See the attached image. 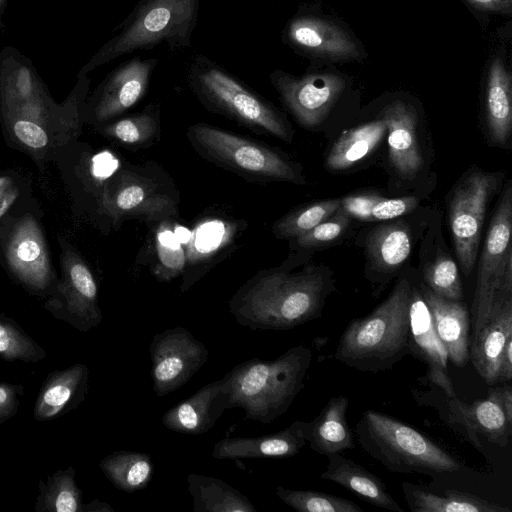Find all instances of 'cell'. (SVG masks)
<instances>
[{"label": "cell", "instance_id": "obj_28", "mask_svg": "<svg viewBox=\"0 0 512 512\" xmlns=\"http://www.w3.org/2000/svg\"><path fill=\"white\" fill-rule=\"evenodd\" d=\"M402 491L412 512H511L510 508L455 489H447L444 495H437L418 485L403 482Z\"/></svg>", "mask_w": 512, "mask_h": 512}, {"label": "cell", "instance_id": "obj_5", "mask_svg": "<svg viewBox=\"0 0 512 512\" xmlns=\"http://www.w3.org/2000/svg\"><path fill=\"white\" fill-rule=\"evenodd\" d=\"M187 83L204 107L262 134L290 142L293 130L283 114L223 66L194 55L187 66Z\"/></svg>", "mask_w": 512, "mask_h": 512}, {"label": "cell", "instance_id": "obj_10", "mask_svg": "<svg viewBox=\"0 0 512 512\" xmlns=\"http://www.w3.org/2000/svg\"><path fill=\"white\" fill-rule=\"evenodd\" d=\"M499 182L497 173L472 168L458 180L449 195V227L466 276L474 267L486 208Z\"/></svg>", "mask_w": 512, "mask_h": 512}, {"label": "cell", "instance_id": "obj_49", "mask_svg": "<svg viewBox=\"0 0 512 512\" xmlns=\"http://www.w3.org/2000/svg\"><path fill=\"white\" fill-rule=\"evenodd\" d=\"M114 509L107 503L101 502L97 499L89 504H84L83 512H113Z\"/></svg>", "mask_w": 512, "mask_h": 512}, {"label": "cell", "instance_id": "obj_35", "mask_svg": "<svg viewBox=\"0 0 512 512\" xmlns=\"http://www.w3.org/2000/svg\"><path fill=\"white\" fill-rule=\"evenodd\" d=\"M419 203L415 196L385 198L360 194L340 198L339 209L350 218L362 221L392 220L413 211Z\"/></svg>", "mask_w": 512, "mask_h": 512}, {"label": "cell", "instance_id": "obj_50", "mask_svg": "<svg viewBox=\"0 0 512 512\" xmlns=\"http://www.w3.org/2000/svg\"><path fill=\"white\" fill-rule=\"evenodd\" d=\"M174 234L181 244L187 243L189 240V232L184 227H178Z\"/></svg>", "mask_w": 512, "mask_h": 512}, {"label": "cell", "instance_id": "obj_38", "mask_svg": "<svg viewBox=\"0 0 512 512\" xmlns=\"http://www.w3.org/2000/svg\"><path fill=\"white\" fill-rule=\"evenodd\" d=\"M276 496L298 512H363L360 506L348 499L329 493L276 488Z\"/></svg>", "mask_w": 512, "mask_h": 512}, {"label": "cell", "instance_id": "obj_3", "mask_svg": "<svg viewBox=\"0 0 512 512\" xmlns=\"http://www.w3.org/2000/svg\"><path fill=\"white\" fill-rule=\"evenodd\" d=\"M412 281L399 279L370 314L351 320L341 334L334 358L364 372L391 369L409 354V304Z\"/></svg>", "mask_w": 512, "mask_h": 512}, {"label": "cell", "instance_id": "obj_25", "mask_svg": "<svg viewBox=\"0 0 512 512\" xmlns=\"http://www.w3.org/2000/svg\"><path fill=\"white\" fill-rule=\"evenodd\" d=\"M512 336V298L508 299L488 323L469 342V360L479 376L489 385L500 383L503 349Z\"/></svg>", "mask_w": 512, "mask_h": 512}, {"label": "cell", "instance_id": "obj_24", "mask_svg": "<svg viewBox=\"0 0 512 512\" xmlns=\"http://www.w3.org/2000/svg\"><path fill=\"white\" fill-rule=\"evenodd\" d=\"M382 119L387 128L391 165L400 175L413 177L422 167L414 109L396 101L385 108Z\"/></svg>", "mask_w": 512, "mask_h": 512}, {"label": "cell", "instance_id": "obj_36", "mask_svg": "<svg viewBox=\"0 0 512 512\" xmlns=\"http://www.w3.org/2000/svg\"><path fill=\"white\" fill-rule=\"evenodd\" d=\"M103 133L130 148L147 146L160 135L159 106L150 104L139 113L121 118L105 126Z\"/></svg>", "mask_w": 512, "mask_h": 512}, {"label": "cell", "instance_id": "obj_13", "mask_svg": "<svg viewBox=\"0 0 512 512\" xmlns=\"http://www.w3.org/2000/svg\"><path fill=\"white\" fill-rule=\"evenodd\" d=\"M58 293L59 298L46 303V308L55 318L81 332L94 329L101 323L97 283L88 266L73 251L63 254Z\"/></svg>", "mask_w": 512, "mask_h": 512}, {"label": "cell", "instance_id": "obj_17", "mask_svg": "<svg viewBox=\"0 0 512 512\" xmlns=\"http://www.w3.org/2000/svg\"><path fill=\"white\" fill-rule=\"evenodd\" d=\"M8 265L16 277L35 291L45 290L52 272L46 241L33 217H25L13 229L6 249Z\"/></svg>", "mask_w": 512, "mask_h": 512}, {"label": "cell", "instance_id": "obj_11", "mask_svg": "<svg viewBox=\"0 0 512 512\" xmlns=\"http://www.w3.org/2000/svg\"><path fill=\"white\" fill-rule=\"evenodd\" d=\"M149 352L152 388L158 397L185 385L202 368L209 356L205 344L182 326L156 333Z\"/></svg>", "mask_w": 512, "mask_h": 512}, {"label": "cell", "instance_id": "obj_12", "mask_svg": "<svg viewBox=\"0 0 512 512\" xmlns=\"http://www.w3.org/2000/svg\"><path fill=\"white\" fill-rule=\"evenodd\" d=\"M269 80L283 105L305 128L322 123L345 88L344 78L335 73L293 76L274 70Z\"/></svg>", "mask_w": 512, "mask_h": 512}, {"label": "cell", "instance_id": "obj_16", "mask_svg": "<svg viewBox=\"0 0 512 512\" xmlns=\"http://www.w3.org/2000/svg\"><path fill=\"white\" fill-rule=\"evenodd\" d=\"M447 405V423L463 426L471 444L478 450L482 448L478 434L500 447L508 444L512 425L508 423L503 409L501 386L489 389L485 399L472 404L457 397H447Z\"/></svg>", "mask_w": 512, "mask_h": 512}, {"label": "cell", "instance_id": "obj_18", "mask_svg": "<svg viewBox=\"0 0 512 512\" xmlns=\"http://www.w3.org/2000/svg\"><path fill=\"white\" fill-rule=\"evenodd\" d=\"M283 41L300 52L337 60L356 59L354 40L339 26L311 15L292 17L283 30Z\"/></svg>", "mask_w": 512, "mask_h": 512}, {"label": "cell", "instance_id": "obj_29", "mask_svg": "<svg viewBox=\"0 0 512 512\" xmlns=\"http://www.w3.org/2000/svg\"><path fill=\"white\" fill-rule=\"evenodd\" d=\"M486 120L491 139L504 146L512 131V89L511 77L500 59H495L489 69Z\"/></svg>", "mask_w": 512, "mask_h": 512}, {"label": "cell", "instance_id": "obj_26", "mask_svg": "<svg viewBox=\"0 0 512 512\" xmlns=\"http://www.w3.org/2000/svg\"><path fill=\"white\" fill-rule=\"evenodd\" d=\"M326 469L321 479L332 481L355 493L373 506L395 512L404 509L388 492L385 483L360 464L344 457L340 453L328 455Z\"/></svg>", "mask_w": 512, "mask_h": 512}, {"label": "cell", "instance_id": "obj_14", "mask_svg": "<svg viewBox=\"0 0 512 512\" xmlns=\"http://www.w3.org/2000/svg\"><path fill=\"white\" fill-rule=\"evenodd\" d=\"M157 58H131L106 75L95 89L89 106L93 118L105 122L121 115L147 93Z\"/></svg>", "mask_w": 512, "mask_h": 512}, {"label": "cell", "instance_id": "obj_7", "mask_svg": "<svg viewBox=\"0 0 512 512\" xmlns=\"http://www.w3.org/2000/svg\"><path fill=\"white\" fill-rule=\"evenodd\" d=\"M186 134L200 155L242 177L305 183L298 167L269 146L205 123L190 126Z\"/></svg>", "mask_w": 512, "mask_h": 512}, {"label": "cell", "instance_id": "obj_47", "mask_svg": "<svg viewBox=\"0 0 512 512\" xmlns=\"http://www.w3.org/2000/svg\"><path fill=\"white\" fill-rule=\"evenodd\" d=\"M474 6L479 9L500 12V13H511L512 11V0H468Z\"/></svg>", "mask_w": 512, "mask_h": 512}, {"label": "cell", "instance_id": "obj_40", "mask_svg": "<svg viewBox=\"0 0 512 512\" xmlns=\"http://www.w3.org/2000/svg\"><path fill=\"white\" fill-rule=\"evenodd\" d=\"M424 284L435 294L449 300H463V289L458 267L445 254L438 255L423 270Z\"/></svg>", "mask_w": 512, "mask_h": 512}, {"label": "cell", "instance_id": "obj_31", "mask_svg": "<svg viewBox=\"0 0 512 512\" xmlns=\"http://www.w3.org/2000/svg\"><path fill=\"white\" fill-rule=\"evenodd\" d=\"M411 244V234L404 223L376 226L366 240L373 269L385 275L394 273L408 258Z\"/></svg>", "mask_w": 512, "mask_h": 512}, {"label": "cell", "instance_id": "obj_8", "mask_svg": "<svg viewBox=\"0 0 512 512\" xmlns=\"http://www.w3.org/2000/svg\"><path fill=\"white\" fill-rule=\"evenodd\" d=\"M512 187L508 181L492 216L484 243L470 319L473 340L493 311L512 297Z\"/></svg>", "mask_w": 512, "mask_h": 512}, {"label": "cell", "instance_id": "obj_4", "mask_svg": "<svg viewBox=\"0 0 512 512\" xmlns=\"http://www.w3.org/2000/svg\"><path fill=\"white\" fill-rule=\"evenodd\" d=\"M200 0H138L116 28L117 33L104 43L80 68L88 75L114 59L166 42L171 51L190 47L197 25Z\"/></svg>", "mask_w": 512, "mask_h": 512}, {"label": "cell", "instance_id": "obj_51", "mask_svg": "<svg viewBox=\"0 0 512 512\" xmlns=\"http://www.w3.org/2000/svg\"><path fill=\"white\" fill-rule=\"evenodd\" d=\"M8 0H0V29L4 28L2 16L7 5Z\"/></svg>", "mask_w": 512, "mask_h": 512}, {"label": "cell", "instance_id": "obj_6", "mask_svg": "<svg viewBox=\"0 0 512 512\" xmlns=\"http://www.w3.org/2000/svg\"><path fill=\"white\" fill-rule=\"evenodd\" d=\"M362 449L391 472L429 476L454 474L462 463L410 425L373 409L356 425Z\"/></svg>", "mask_w": 512, "mask_h": 512}, {"label": "cell", "instance_id": "obj_42", "mask_svg": "<svg viewBox=\"0 0 512 512\" xmlns=\"http://www.w3.org/2000/svg\"><path fill=\"white\" fill-rule=\"evenodd\" d=\"M351 218L338 209L332 216L316 225L310 231L293 239L297 247L318 248L337 241L349 227Z\"/></svg>", "mask_w": 512, "mask_h": 512}, {"label": "cell", "instance_id": "obj_20", "mask_svg": "<svg viewBox=\"0 0 512 512\" xmlns=\"http://www.w3.org/2000/svg\"><path fill=\"white\" fill-rule=\"evenodd\" d=\"M308 422L294 421L285 429L258 437H228L213 448L215 459L289 458L307 443Z\"/></svg>", "mask_w": 512, "mask_h": 512}, {"label": "cell", "instance_id": "obj_46", "mask_svg": "<svg viewBox=\"0 0 512 512\" xmlns=\"http://www.w3.org/2000/svg\"><path fill=\"white\" fill-rule=\"evenodd\" d=\"M512 379V336H510L504 346L501 367L500 383L508 382Z\"/></svg>", "mask_w": 512, "mask_h": 512}, {"label": "cell", "instance_id": "obj_48", "mask_svg": "<svg viewBox=\"0 0 512 512\" xmlns=\"http://www.w3.org/2000/svg\"><path fill=\"white\" fill-rule=\"evenodd\" d=\"M502 388V404L507 421L512 425V386L503 385Z\"/></svg>", "mask_w": 512, "mask_h": 512}, {"label": "cell", "instance_id": "obj_15", "mask_svg": "<svg viewBox=\"0 0 512 512\" xmlns=\"http://www.w3.org/2000/svg\"><path fill=\"white\" fill-rule=\"evenodd\" d=\"M409 354L427 366L425 379L440 388L446 397H456L448 372V354L439 339L430 310L417 283H412L409 304Z\"/></svg>", "mask_w": 512, "mask_h": 512}, {"label": "cell", "instance_id": "obj_44", "mask_svg": "<svg viewBox=\"0 0 512 512\" xmlns=\"http://www.w3.org/2000/svg\"><path fill=\"white\" fill-rule=\"evenodd\" d=\"M23 392L22 385L0 382V425L17 413Z\"/></svg>", "mask_w": 512, "mask_h": 512}, {"label": "cell", "instance_id": "obj_21", "mask_svg": "<svg viewBox=\"0 0 512 512\" xmlns=\"http://www.w3.org/2000/svg\"><path fill=\"white\" fill-rule=\"evenodd\" d=\"M433 320L436 333L445 346L448 360L457 367L469 361L470 313L463 300H449L417 283Z\"/></svg>", "mask_w": 512, "mask_h": 512}, {"label": "cell", "instance_id": "obj_22", "mask_svg": "<svg viewBox=\"0 0 512 512\" xmlns=\"http://www.w3.org/2000/svg\"><path fill=\"white\" fill-rule=\"evenodd\" d=\"M88 381L89 369L82 363L51 372L36 397L34 419L49 421L76 409L86 397Z\"/></svg>", "mask_w": 512, "mask_h": 512}, {"label": "cell", "instance_id": "obj_45", "mask_svg": "<svg viewBox=\"0 0 512 512\" xmlns=\"http://www.w3.org/2000/svg\"><path fill=\"white\" fill-rule=\"evenodd\" d=\"M18 188L9 177L0 176V218L18 197Z\"/></svg>", "mask_w": 512, "mask_h": 512}, {"label": "cell", "instance_id": "obj_23", "mask_svg": "<svg viewBox=\"0 0 512 512\" xmlns=\"http://www.w3.org/2000/svg\"><path fill=\"white\" fill-rule=\"evenodd\" d=\"M48 93L32 61L17 48L0 51V111L8 113Z\"/></svg>", "mask_w": 512, "mask_h": 512}, {"label": "cell", "instance_id": "obj_1", "mask_svg": "<svg viewBox=\"0 0 512 512\" xmlns=\"http://www.w3.org/2000/svg\"><path fill=\"white\" fill-rule=\"evenodd\" d=\"M334 290L333 280L319 268L262 271L233 295L229 311L252 330H289L319 318Z\"/></svg>", "mask_w": 512, "mask_h": 512}, {"label": "cell", "instance_id": "obj_34", "mask_svg": "<svg viewBox=\"0 0 512 512\" xmlns=\"http://www.w3.org/2000/svg\"><path fill=\"white\" fill-rule=\"evenodd\" d=\"M74 467L57 470L44 482L39 481L37 512H83L82 491L75 480Z\"/></svg>", "mask_w": 512, "mask_h": 512}, {"label": "cell", "instance_id": "obj_2", "mask_svg": "<svg viewBox=\"0 0 512 512\" xmlns=\"http://www.w3.org/2000/svg\"><path fill=\"white\" fill-rule=\"evenodd\" d=\"M312 352L294 346L273 360L252 358L234 366L228 383V409L240 408L245 419L269 424L282 416L304 388Z\"/></svg>", "mask_w": 512, "mask_h": 512}, {"label": "cell", "instance_id": "obj_32", "mask_svg": "<svg viewBox=\"0 0 512 512\" xmlns=\"http://www.w3.org/2000/svg\"><path fill=\"white\" fill-rule=\"evenodd\" d=\"M385 133L387 128L382 118L343 133L326 158L327 168L342 171L357 164L379 144Z\"/></svg>", "mask_w": 512, "mask_h": 512}, {"label": "cell", "instance_id": "obj_19", "mask_svg": "<svg viewBox=\"0 0 512 512\" xmlns=\"http://www.w3.org/2000/svg\"><path fill=\"white\" fill-rule=\"evenodd\" d=\"M229 389L226 378L209 382L190 397L168 409L162 424L168 430L186 435H200L212 429L228 409Z\"/></svg>", "mask_w": 512, "mask_h": 512}, {"label": "cell", "instance_id": "obj_37", "mask_svg": "<svg viewBox=\"0 0 512 512\" xmlns=\"http://www.w3.org/2000/svg\"><path fill=\"white\" fill-rule=\"evenodd\" d=\"M340 207V198L309 203L277 220L272 232L279 239H295L332 216Z\"/></svg>", "mask_w": 512, "mask_h": 512}, {"label": "cell", "instance_id": "obj_27", "mask_svg": "<svg viewBox=\"0 0 512 512\" xmlns=\"http://www.w3.org/2000/svg\"><path fill=\"white\" fill-rule=\"evenodd\" d=\"M348 405L346 396L332 397L320 413L308 422L307 442L313 451L328 456L355 448L346 417Z\"/></svg>", "mask_w": 512, "mask_h": 512}, {"label": "cell", "instance_id": "obj_43", "mask_svg": "<svg viewBox=\"0 0 512 512\" xmlns=\"http://www.w3.org/2000/svg\"><path fill=\"white\" fill-rule=\"evenodd\" d=\"M4 120L16 139L27 148L40 150L48 145L47 125L20 116L7 117Z\"/></svg>", "mask_w": 512, "mask_h": 512}, {"label": "cell", "instance_id": "obj_39", "mask_svg": "<svg viewBox=\"0 0 512 512\" xmlns=\"http://www.w3.org/2000/svg\"><path fill=\"white\" fill-rule=\"evenodd\" d=\"M47 352L15 321L0 316V357L6 361L38 362Z\"/></svg>", "mask_w": 512, "mask_h": 512}, {"label": "cell", "instance_id": "obj_33", "mask_svg": "<svg viewBox=\"0 0 512 512\" xmlns=\"http://www.w3.org/2000/svg\"><path fill=\"white\" fill-rule=\"evenodd\" d=\"M99 467L117 489L127 493L145 489L154 471L150 454L127 450L108 454L100 461Z\"/></svg>", "mask_w": 512, "mask_h": 512}, {"label": "cell", "instance_id": "obj_41", "mask_svg": "<svg viewBox=\"0 0 512 512\" xmlns=\"http://www.w3.org/2000/svg\"><path fill=\"white\" fill-rule=\"evenodd\" d=\"M156 253L158 264L155 266L154 273L160 280L168 281L184 269L185 253L174 231L167 225V220L161 223L157 231Z\"/></svg>", "mask_w": 512, "mask_h": 512}, {"label": "cell", "instance_id": "obj_9", "mask_svg": "<svg viewBox=\"0 0 512 512\" xmlns=\"http://www.w3.org/2000/svg\"><path fill=\"white\" fill-rule=\"evenodd\" d=\"M178 194L172 183L150 169L128 164L107 183L102 196L104 211L114 220L145 218L169 220L177 215Z\"/></svg>", "mask_w": 512, "mask_h": 512}, {"label": "cell", "instance_id": "obj_30", "mask_svg": "<svg viewBox=\"0 0 512 512\" xmlns=\"http://www.w3.org/2000/svg\"><path fill=\"white\" fill-rule=\"evenodd\" d=\"M187 485L194 512H257L246 495L222 479L190 473Z\"/></svg>", "mask_w": 512, "mask_h": 512}]
</instances>
